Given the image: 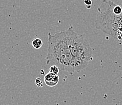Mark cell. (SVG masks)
Returning a JSON list of instances; mask_svg holds the SVG:
<instances>
[{
  "label": "cell",
  "mask_w": 122,
  "mask_h": 105,
  "mask_svg": "<svg viewBox=\"0 0 122 105\" xmlns=\"http://www.w3.org/2000/svg\"><path fill=\"white\" fill-rule=\"evenodd\" d=\"M47 64L54 63L60 69L71 75L75 72V58L69 48L66 31L55 34H48Z\"/></svg>",
  "instance_id": "obj_1"
},
{
  "label": "cell",
  "mask_w": 122,
  "mask_h": 105,
  "mask_svg": "<svg viewBox=\"0 0 122 105\" xmlns=\"http://www.w3.org/2000/svg\"><path fill=\"white\" fill-rule=\"evenodd\" d=\"M44 81L45 84L49 87H54L58 84L59 77L58 75L49 72L44 75Z\"/></svg>",
  "instance_id": "obj_4"
},
{
  "label": "cell",
  "mask_w": 122,
  "mask_h": 105,
  "mask_svg": "<svg viewBox=\"0 0 122 105\" xmlns=\"http://www.w3.org/2000/svg\"><path fill=\"white\" fill-rule=\"evenodd\" d=\"M112 4L111 1H102L97 9L95 26L97 29L118 40L122 31V14H115L113 11Z\"/></svg>",
  "instance_id": "obj_2"
},
{
  "label": "cell",
  "mask_w": 122,
  "mask_h": 105,
  "mask_svg": "<svg viewBox=\"0 0 122 105\" xmlns=\"http://www.w3.org/2000/svg\"><path fill=\"white\" fill-rule=\"evenodd\" d=\"M119 40L122 41V31L121 32L120 34V35H119V37H118V41Z\"/></svg>",
  "instance_id": "obj_9"
},
{
  "label": "cell",
  "mask_w": 122,
  "mask_h": 105,
  "mask_svg": "<svg viewBox=\"0 0 122 105\" xmlns=\"http://www.w3.org/2000/svg\"><path fill=\"white\" fill-rule=\"evenodd\" d=\"M84 3L86 4L87 8L90 9L92 5V0H84Z\"/></svg>",
  "instance_id": "obj_8"
},
{
  "label": "cell",
  "mask_w": 122,
  "mask_h": 105,
  "mask_svg": "<svg viewBox=\"0 0 122 105\" xmlns=\"http://www.w3.org/2000/svg\"><path fill=\"white\" fill-rule=\"evenodd\" d=\"M35 83L36 85V86L38 87V88H42L43 86V83L42 82L41 79L40 78H39V77H37L36 78L35 81Z\"/></svg>",
  "instance_id": "obj_7"
},
{
  "label": "cell",
  "mask_w": 122,
  "mask_h": 105,
  "mask_svg": "<svg viewBox=\"0 0 122 105\" xmlns=\"http://www.w3.org/2000/svg\"><path fill=\"white\" fill-rule=\"evenodd\" d=\"M69 48L75 58V69L76 72H80L86 68L92 57V50L81 34L75 32L72 27L65 30Z\"/></svg>",
  "instance_id": "obj_3"
},
{
  "label": "cell",
  "mask_w": 122,
  "mask_h": 105,
  "mask_svg": "<svg viewBox=\"0 0 122 105\" xmlns=\"http://www.w3.org/2000/svg\"><path fill=\"white\" fill-rule=\"evenodd\" d=\"M59 70L60 68L57 66H56V65H52V66L50 67L49 72H51L52 74H55V75H58V73H59Z\"/></svg>",
  "instance_id": "obj_6"
},
{
  "label": "cell",
  "mask_w": 122,
  "mask_h": 105,
  "mask_svg": "<svg viewBox=\"0 0 122 105\" xmlns=\"http://www.w3.org/2000/svg\"><path fill=\"white\" fill-rule=\"evenodd\" d=\"M43 41L41 38H35L32 42V45L35 49H39L43 46Z\"/></svg>",
  "instance_id": "obj_5"
}]
</instances>
